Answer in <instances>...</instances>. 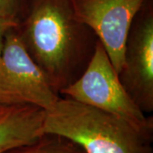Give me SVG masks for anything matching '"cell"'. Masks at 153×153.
I'll return each mask as SVG.
<instances>
[{"mask_svg": "<svg viewBox=\"0 0 153 153\" xmlns=\"http://www.w3.org/2000/svg\"><path fill=\"white\" fill-rule=\"evenodd\" d=\"M44 110L33 105H14L0 113V153L37 140L44 134Z\"/></svg>", "mask_w": 153, "mask_h": 153, "instance_id": "52a82bcc", "label": "cell"}, {"mask_svg": "<svg viewBox=\"0 0 153 153\" xmlns=\"http://www.w3.org/2000/svg\"><path fill=\"white\" fill-rule=\"evenodd\" d=\"M16 30L6 33L0 55V94L47 110L60 97Z\"/></svg>", "mask_w": 153, "mask_h": 153, "instance_id": "277c9868", "label": "cell"}, {"mask_svg": "<svg viewBox=\"0 0 153 153\" xmlns=\"http://www.w3.org/2000/svg\"><path fill=\"white\" fill-rule=\"evenodd\" d=\"M60 93L121 117L153 135L152 117H146L126 91L100 41L81 76L60 89Z\"/></svg>", "mask_w": 153, "mask_h": 153, "instance_id": "3957f363", "label": "cell"}, {"mask_svg": "<svg viewBox=\"0 0 153 153\" xmlns=\"http://www.w3.org/2000/svg\"><path fill=\"white\" fill-rule=\"evenodd\" d=\"M121 83L144 112L153 110V16L133 22L127 38Z\"/></svg>", "mask_w": 153, "mask_h": 153, "instance_id": "8992f818", "label": "cell"}, {"mask_svg": "<svg viewBox=\"0 0 153 153\" xmlns=\"http://www.w3.org/2000/svg\"><path fill=\"white\" fill-rule=\"evenodd\" d=\"M19 27V22L16 19H6L0 18V55L4 47V42L6 33L12 29Z\"/></svg>", "mask_w": 153, "mask_h": 153, "instance_id": "30bf717a", "label": "cell"}, {"mask_svg": "<svg viewBox=\"0 0 153 153\" xmlns=\"http://www.w3.org/2000/svg\"><path fill=\"white\" fill-rule=\"evenodd\" d=\"M146 0H69L74 19L97 35L119 74L127 38L134 18Z\"/></svg>", "mask_w": 153, "mask_h": 153, "instance_id": "5b68a950", "label": "cell"}, {"mask_svg": "<svg viewBox=\"0 0 153 153\" xmlns=\"http://www.w3.org/2000/svg\"><path fill=\"white\" fill-rule=\"evenodd\" d=\"M4 153H85L75 143L66 138L44 134L37 140L11 149Z\"/></svg>", "mask_w": 153, "mask_h": 153, "instance_id": "ba28073f", "label": "cell"}, {"mask_svg": "<svg viewBox=\"0 0 153 153\" xmlns=\"http://www.w3.org/2000/svg\"><path fill=\"white\" fill-rule=\"evenodd\" d=\"M21 0H0V18L16 19Z\"/></svg>", "mask_w": 153, "mask_h": 153, "instance_id": "9c48e42d", "label": "cell"}, {"mask_svg": "<svg viewBox=\"0 0 153 153\" xmlns=\"http://www.w3.org/2000/svg\"><path fill=\"white\" fill-rule=\"evenodd\" d=\"M22 103H23V102L20 101L17 99L0 94V113L4 111L6 109H8L9 107H10L14 105L22 104Z\"/></svg>", "mask_w": 153, "mask_h": 153, "instance_id": "8fae6325", "label": "cell"}, {"mask_svg": "<svg viewBox=\"0 0 153 153\" xmlns=\"http://www.w3.org/2000/svg\"><path fill=\"white\" fill-rule=\"evenodd\" d=\"M44 134L66 138L85 153H153V135L117 116L70 98L44 110Z\"/></svg>", "mask_w": 153, "mask_h": 153, "instance_id": "6da1fadb", "label": "cell"}, {"mask_svg": "<svg viewBox=\"0 0 153 153\" xmlns=\"http://www.w3.org/2000/svg\"><path fill=\"white\" fill-rule=\"evenodd\" d=\"M69 0H35L18 33L31 57L58 93L71 82L80 38Z\"/></svg>", "mask_w": 153, "mask_h": 153, "instance_id": "7a4b0ae2", "label": "cell"}]
</instances>
